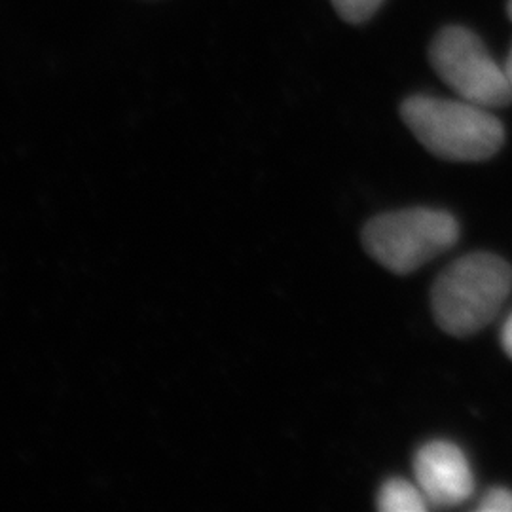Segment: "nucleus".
Masks as SVG:
<instances>
[{"instance_id":"f257e3e1","label":"nucleus","mask_w":512,"mask_h":512,"mask_svg":"<svg viewBox=\"0 0 512 512\" xmlns=\"http://www.w3.org/2000/svg\"><path fill=\"white\" fill-rule=\"evenodd\" d=\"M404 124L423 147L454 162H480L499 152L505 129L484 107L433 95H412L401 105Z\"/></svg>"},{"instance_id":"f03ea898","label":"nucleus","mask_w":512,"mask_h":512,"mask_svg":"<svg viewBox=\"0 0 512 512\" xmlns=\"http://www.w3.org/2000/svg\"><path fill=\"white\" fill-rule=\"evenodd\" d=\"M512 289V268L499 256L473 253L442 272L431 293L440 329L471 336L484 329L505 304Z\"/></svg>"},{"instance_id":"7ed1b4c3","label":"nucleus","mask_w":512,"mask_h":512,"mask_svg":"<svg viewBox=\"0 0 512 512\" xmlns=\"http://www.w3.org/2000/svg\"><path fill=\"white\" fill-rule=\"evenodd\" d=\"M458 220L437 209L385 213L366 224L363 243L368 255L393 274H410L456 245Z\"/></svg>"},{"instance_id":"20e7f679","label":"nucleus","mask_w":512,"mask_h":512,"mask_svg":"<svg viewBox=\"0 0 512 512\" xmlns=\"http://www.w3.org/2000/svg\"><path fill=\"white\" fill-rule=\"evenodd\" d=\"M429 59L442 82L463 101L484 109L511 105L509 76L488 54L484 42L467 27H444L431 44Z\"/></svg>"},{"instance_id":"39448f33","label":"nucleus","mask_w":512,"mask_h":512,"mask_svg":"<svg viewBox=\"0 0 512 512\" xmlns=\"http://www.w3.org/2000/svg\"><path fill=\"white\" fill-rule=\"evenodd\" d=\"M414 475L425 501L433 507H456L475 490V478L465 454L446 440L421 446L414 458Z\"/></svg>"},{"instance_id":"423d86ee","label":"nucleus","mask_w":512,"mask_h":512,"mask_svg":"<svg viewBox=\"0 0 512 512\" xmlns=\"http://www.w3.org/2000/svg\"><path fill=\"white\" fill-rule=\"evenodd\" d=\"M429 503L420 492L418 484H410L401 478H391L380 488L378 509L384 512H423Z\"/></svg>"},{"instance_id":"0eeeda50","label":"nucleus","mask_w":512,"mask_h":512,"mask_svg":"<svg viewBox=\"0 0 512 512\" xmlns=\"http://www.w3.org/2000/svg\"><path fill=\"white\" fill-rule=\"evenodd\" d=\"M385 0H332L338 16L351 25H361L372 18Z\"/></svg>"},{"instance_id":"6e6552de","label":"nucleus","mask_w":512,"mask_h":512,"mask_svg":"<svg viewBox=\"0 0 512 512\" xmlns=\"http://www.w3.org/2000/svg\"><path fill=\"white\" fill-rule=\"evenodd\" d=\"M478 509L482 512H512V492L495 488L484 495Z\"/></svg>"},{"instance_id":"1a4fd4ad","label":"nucleus","mask_w":512,"mask_h":512,"mask_svg":"<svg viewBox=\"0 0 512 512\" xmlns=\"http://www.w3.org/2000/svg\"><path fill=\"white\" fill-rule=\"evenodd\" d=\"M501 344H503L505 351L512 357V315L507 319L503 332H501Z\"/></svg>"},{"instance_id":"9d476101","label":"nucleus","mask_w":512,"mask_h":512,"mask_svg":"<svg viewBox=\"0 0 512 512\" xmlns=\"http://www.w3.org/2000/svg\"><path fill=\"white\" fill-rule=\"evenodd\" d=\"M505 73L509 76V82H511L512 86V50L511 55H509V61H507V67H505Z\"/></svg>"},{"instance_id":"9b49d317","label":"nucleus","mask_w":512,"mask_h":512,"mask_svg":"<svg viewBox=\"0 0 512 512\" xmlns=\"http://www.w3.org/2000/svg\"><path fill=\"white\" fill-rule=\"evenodd\" d=\"M509 16H511L512 19V0H509Z\"/></svg>"}]
</instances>
